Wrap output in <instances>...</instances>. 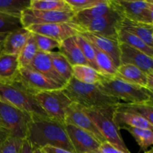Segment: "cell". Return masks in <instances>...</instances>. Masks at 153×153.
Returning a JSON list of instances; mask_svg holds the SVG:
<instances>
[{
    "mask_svg": "<svg viewBox=\"0 0 153 153\" xmlns=\"http://www.w3.org/2000/svg\"><path fill=\"white\" fill-rule=\"evenodd\" d=\"M25 140L29 142L33 149L51 146L75 153L65 125L49 117H32Z\"/></svg>",
    "mask_w": 153,
    "mask_h": 153,
    "instance_id": "obj_1",
    "label": "cell"
},
{
    "mask_svg": "<svg viewBox=\"0 0 153 153\" xmlns=\"http://www.w3.org/2000/svg\"><path fill=\"white\" fill-rule=\"evenodd\" d=\"M61 90L73 102L85 108L117 105L120 103L119 100L106 94L97 85L82 83L73 77Z\"/></svg>",
    "mask_w": 153,
    "mask_h": 153,
    "instance_id": "obj_2",
    "label": "cell"
},
{
    "mask_svg": "<svg viewBox=\"0 0 153 153\" xmlns=\"http://www.w3.org/2000/svg\"><path fill=\"white\" fill-rule=\"evenodd\" d=\"M0 101L26 112L32 117H49L35 100L34 94L17 76L10 82H0Z\"/></svg>",
    "mask_w": 153,
    "mask_h": 153,
    "instance_id": "obj_3",
    "label": "cell"
},
{
    "mask_svg": "<svg viewBox=\"0 0 153 153\" xmlns=\"http://www.w3.org/2000/svg\"><path fill=\"white\" fill-rule=\"evenodd\" d=\"M84 112L97 126L104 138L110 144L124 153H131L121 137L119 128L114 121V114L117 105L85 108L82 107Z\"/></svg>",
    "mask_w": 153,
    "mask_h": 153,
    "instance_id": "obj_4",
    "label": "cell"
},
{
    "mask_svg": "<svg viewBox=\"0 0 153 153\" xmlns=\"http://www.w3.org/2000/svg\"><path fill=\"white\" fill-rule=\"evenodd\" d=\"M97 85L108 95L128 103L152 101V91L126 82L117 76H105Z\"/></svg>",
    "mask_w": 153,
    "mask_h": 153,
    "instance_id": "obj_5",
    "label": "cell"
},
{
    "mask_svg": "<svg viewBox=\"0 0 153 153\" xmlns=\"http://www.w3.org/2000/svg\"><path fill=\"white\" fill-rule=\"evenodd\" d=\"M31 119L26 112L0 101V122L11 137L25 140Z\"/></svg>",
    "mask_w": 153,
    "mask_h": 153,
    "instance_id": "obj_6",
    "label": "cell"
},
{
    "mask_svg": "<svg viewBox=\"0 0 153 153\" xmlns=\"http://www.w3.org/2000/svg\"><path fill=\"white\" fill-rule=\"evenodd\" d=\"M34 97L49 118L65 125L66 111L73 102L62 90L42 91L35 94Z\"/></svg>",
    "mask_w": 153,
    "mask_h": 153,
    "instance_id": "obj_7",
    "label": "cell"
},
{
    "mask_svg": "<svg viewBox=\"0 0 153 153\" xmlns=\"http://www.w3.org/2000/svg\"><path fill=\"white\" fill-rule=\"evenodd\" d=\"M123 17L119 11L97 19L73 24L80 32H89L118 40L117 31Z\"/></svg>",
    "mask_w": 153,
    "mask_h": 153,
    "instance_id": "obj_8",
    "label": "cell"
},
{
    "mask_svg": "<svg viewBox=\"0 0 153 153\" xmlns=\"http://www.w3.org/2000/svg\"><path fill=\"white\" fill-rule=\"evenodd\" d=\"M123 18L131 21L153 24L152 0H111Z\"/></svg>",
    "mask_w": 153,
    "mask_h": 153,
    "instance_id": "obj_9",
    "label": "cell"
},
{
    "mask_svg": "<svg viewBox=\"0 0 153 153\" xmlns=\"http://www.w3.org/2000/svg\"><path fill=\"white\" fill-rule=\"evenodd\" d=\"M74 15L73 12L46 11L27 7L22 12L20 18L23 28H27L34 25L70 22Z\"/></svg>",
    "mask_w": 153,
    "mask_h": 153,
    "instance_id": "obj_10",
    "label": "cell"
},
{
    "mask_svg": "<svg viewBox=\"0 0 153 153\" xmlns=\"http://www.w3.org/2000/svg\"><path fill=\"white\" fill-rule=\"evenodd\" d=\"M18 79L34 94L46 91L62 89L63 87L28 67H19Z\"/></svg>",
    "mask_w": 153,
    "mask_h": 153,
    "instance_id": "obj_11",
    "label": "cell"
},
{
    "mask_svg": "<svg viewBox=\"0 0 153 153\" xmlns=\"http://www.w3.org/2000/svg\"><path fill=\"white\" fill-rule=\"evenodd\" d=\"M27 28L31 33L46 36L59 43H61L66 39L77 35L80 33L79 28L71 22L34 25Z\"/></svg>",
    "mask_w": 153,
    "mask_h": 153,
    "instance_id": "obj_12",
    "label": "cell"
},
{
    "mask_svg": "<svg viewBox=\"0 0 153 153\" xmlns=\"http://www.w3.org/2000/svg\"><path fill=\"white\" fill-rule=\"evenodd\" d=\"M65 128L75 153H90L100 149L102 143L91 133L69 124H65Z\"/></svg>",
    "mask_w": 153,
    "mask_h": 153,
    "instance_id": "obj_13",
    "label": "cell"
},
{
    "mask_svg": "<svg viewBox=\"0 0 153 153\" xmlns=\"http://www.w3.org/2000/svg\"><path fill=\"white\" fill-rule=\"evenodd\" d=\"M65 124L74 126L82 130L91 133L97 137L101 143L106 141L97 126L91 118L84 112L82 106L73 102L66 111Z\"/></svg>",
    "mask_w": 153,
    "mask_h": 153,
    "instance_id": "obj_14",
    "label": "cell"
},
{
    "mask_svg": "<svg viewBox=\"0 0 153 153\" xmlns=\"http://www.w3.org/2000/svg\"><path fill=\"white\" fill-rule=\"evenodd\" d=\"M120 65L131 64L140 68L146 74L153 73V58L135 48L122 43H120Z\"/></svg>",
    "mask_w": 153,
    "mask_h": 153,
    "instance_id": "obj_15",
    "label": "cell"
},
{
    "mask_svg": "<svg viewBox=\"0 0 153 153\" xmlns=\"http://www.w3.org/2000/svg\"><path fill=\"white\" fill-rule=\"evenodd\" d=\"M79 34L83 36L99 50L108 55L114 61L117 67H120V43L118 40L89 32H80Z\"/></svg>",
    "mask_w": 153,
    "mask_h": 153,
    "instance_id": "obj_16",
    "label": "cell"
},
{
    "mask_svg": "<svg viewBox=\"0 0 153 153\" xmlns=\"http://www.w3.org/2000/svg\"><path fill=\"white\" fill-rule=\"evenodd\" d=\"M28 67L41 73L42 75L55 82V83L58 84L63 88H64L67 84V82L64 80L54 69L49 52L38 51Z\"/></svg>",
    "mask_w": 153,
    "mask_h": 153,
    "instance_id": "obj_17",
    "label": "cell"
},
{
    "mask_svg": "<svg viewBox=\"0 0 153 153\" xmlns=\"http://www.w3.org/2000/svg\"><path fill=\"white\" fill-rule=\"evenodd\" d=\"M117 11V8L111 0H104L101 4L94 7H90L86 10H82L75 13L70 22L73 24H78L79 22L91 20L101 16H106Z\"/></svg>",
    "mask_w": 153,
    "mask_h": 153,
    "instance_id": "obj_18",
    "label": "cell"
},
{
    "mask_svg": "<svg viewBox=\"0 0 153 153\" xmlns=\"http://www.w3.org/2000/svg\"><path fill=\"white\" fill-rule=\"evenodd\" d=\"M31 31L25 28L7 34L2 46L1 53L18 55L26 43Z\"/></svg>",
    "mask_w": 153,
    "mask_h": 153,
    "instance_id": "obj_19",
    "label": "cell"
},
{
    "mask_svg": "<svg viewBox=\"0 0 153 153\" xmlns=\"http://www.w3.org/2000/svg\"><path fill=\"white\" fill-rule=\"evenodd\" d=\"M120 28L137 36L146 44L153 48V24L134 22L123 18L120 22Z\"/></svg>",
    "mask_w": 153,
    "mask_h": 153,
    "instance_id": "obj_20",
    "label": "cell"
},
{
    "mask_svg": "<svg viewBox=\"0 0 153 153\" xmlns=\"http://www.w3.org/2000/svg\"><path fill=\"white\" fill-rule=\"evenodd\" d=\"M59 52L62 54L72 66H90L76 40V36L69 37L60 43ZM91 67V66H90Z\"/></svg>",
    "mask_w": 153,
    "mask_h": 153,
    "instance_id": "obj_21",
    "label": "cell"
},
{
    "mask_svg": "<svg viewBox=\"0 0 153 153\" xmlns=\"http://www.w3.org/2000/svg\"><path fill=\"white\" fill-rule=\"evenodd\" d=\"M115 76L133 85L146 88L147 74L135 66L131 64L120 65L117 67Z\"/></svg>",
    "mask_w": 153,
    "mask_h": 153,
    "instance_id": "obj_22",
    "label": "cell"
},
{
    "mask_svg": "<svg viewBox=\"0 0 153 153\" xmlns=\"http://www.w3.org/2000/svg\"><path fill=\"white\" fill-rule=\"evenodd\" d=\"M116 111L141 117L153 125L152 101L134 103L120 102L117 105Z\"/></svg>",
    "mask_w": 153,
    "mask_h": 153,
    "instance_id": "obj_23",
    "label": "cell"
},
{
    "mask_svg": "<svg viewBox=\"0 0 153 153\" xmlns=\"http://www.w3.org/2000/svg\"><path fill=\"white\" fill-rule=\"evenodd\" d=\"M18 55L0 54V82H10L18 76Z\"/></svg>",
    "mask_w": 153,
    "mask_h": 153,
    "instance_id": "obj_24",
    "label": "cell"
},
{
    "mask_svg": "<svg viewBox=\"0 0 153 153\" xmlns=\"http://www.w3.org/2000/svg\"><path fill=\"white\" fill-rule=\"evenodd\" d=\"M114 121L119 130L126 127H135L150 130H152L153 128L152 124L148 122L144 118L126 112L116 111L114 114Z\"/></svg>",
    "mask_w": 153,
    "mask_h": 153,
    "instance_id": "obj_25",
    "label": "cell"
},
{
    "mask_svg": "<svg viewBox=\"0 0 153 153\" xmlns=\"http://www.w3.org/2000/svg\"><path fill=\"white\" fill-rule=\"evenodd\" d=\"M73 77L82 83L97 85L105 76L90 66L76 65L73 66Z\"/></svg>",
    "mask_w": 153,
    "mask_h": 153,
    "instance_id": "obj_26",
    "label": "cell"
},
{
    "mask_svg": "<svg viewBox=\"0 0 153 153\" xmlns=\"http://www.w3.org/2000/svg\"><path fill=\"white\" fill-rule=\"evenodd\" d=\"M29 7L46 11L73 12L66 0H30Z\"/></svg>",
    "mask_w": 153,
    "mask_h": 153,
    "instance_id": "obj_27",
    "label": "cell"
},
{
    "mask_svg": "<svg viewBox=\"0 0 153 153\" xmlns=\"http://www.w3.org/2000/svg\"><path fill=\"white\" fill-rule=\"evenodd\" d=\"M117 39L119 43H125L128 46L134 47L138 50L141 51L148 56L153 58V48L148 46L141 39L137 36L122 29L119 28L117 31Z\"/></svg>",
    "mask_w": 153,
    "mask_h": 153,
    "instance_id": "obj_28",
    "label": "cell"
},
{
    "mask_svg": "<svg viewBox=\"0 0 153 153\" xmlns=\"http://www.w3.org/2000/svg\"><path fill=\"white\" fill-rule=\"evenodd\" d=\"M49 55L55 71L67 83L73 78V66L59 52H51Z\"/></svg>",
    "mask_w": 153,
    "mask_h": 153,
    "instance_id": "obj_29",
    "label": "cell"
},
{
    "mask_svg": "<svg viewBox=\"0 0 153 153\" xmlns=\"http://www.w3.org/2000/svg\"><path fill=\"white\" fill-rule=\"evenodd\" d=\"M95 50L96 64H97L98 71L100 74L104 76H116L117 67L114 64L111 58L97 48L94 46Z\"/></svg>",
    "mask_w": 153,
    "mask_h": 153,
    "instance_id": "obj_30",
    "label": "cell"
},
{
    "mask_svg": "<svg viewBox=\"0 0 153 153\" xmlns=\"http://www.w3.org/2000/svg\"><path fill=\"white\" fill-rule=\"evenodd\" d=\"M37 52L38 49L33 34L31 33L26 43L18 55V62H19V67H28L34 58Z\"/></svg>",
    "mask_w": 153,
    "mask_h": 153,
    "instance_id": "obj_31",
    "label": "cell"
},
{
    "mask_svg": "<svg viewBox=\"0 0 153 153\" xmlns=\"http://www.w3.org/2000/svg\"><path fill=\"white\" fill-rule=\"evenodd\" d=\"M29 4L30 0H0V12L21 17L22 12Z\"/></svg>",
    "mask_w": 153,
    "mask_h": 153,
    "instance_id": "obj_32",
    "label": "cell"
},
{
    "mask_svg": "<svg viewBox=\"0 0 153 153\" xmlns=\"http://www.w3.org/2000/svg\"><path fill=\"white\" fill-rule=\"evenodd\" d=\"M123 129L127 130L133 137L142 150H146L153 143L152 130L146 128H135V127H126Z\"/></svg>",
    "mask_w": 153,
    "mask_h": 153,
    "instance_id": "obj_33",
    "label": "cell"
},
{
    "mask_svg": "<svg viewBox=\"0 0 153 153\" xmlns=\"http://www.w3.org/2000/svg\"><path fill=\"white\" fill-rule=\"evenodd\" d=\"M23 28L20 17L0 12V33L9 34Z\"/></svg>",
    "mask_w": 153,
    "mask_h": 153,
    "instance_id": "obj_34",
    "label": "cell"
},
{
    "mask_svg": "<svg viewBox=\"0 0 153 153\" xmlns=\"http://www.w3.org/2000/svg\"><path fill=\"white\" fill-rule=\"evenodd\" d=\"M76 40L89 65L95 69L97 71H98V68L96 64L95 50H94V46L87 39H85L83 36L79 34L76 35Z\"/></svg>",
    "mask_w": 153,
    "mask_h": 153,
    "instance_id": "obj_35",
    "label": "cell"
},
{
    "mask_svg": "<svg viewBox=\"0 0 153 153\" xmlns=\"http://www.w3.org/2000/svg\"><path fill=\"white\" fill-rule=\"evenodd\" d=\"M32 34L35 40L36 44H37V49L40 52H51L53 49L59 48L60 43H61L59 42L46 36L41 35V34H34V33Z\"/></svg>",
    "mask_w": 153,
    "mask_h": 153,
    "instance_id": "obj_36",
    "label": "cell"
},
{
    "mask_svg": "<svg viewBox=\"0 0 153 153\" xmlns=\"http://www.w3.org/2000/svg\"><path fill=\"white\" fill-rule=\"evenodd\" d=\"M24 140L9 136L1 145L0 153H19Z\"/></svg>",
    "mask_w": 153,
    "mask_h": 153,
    "instance_id": "obj_37",
    "label": "cell"
},
{
    "mask_svg": "<svg viewBox=\"0 0 153 153\" xmlns=\"http://www.w3.org/2000/svg\"><path fill=\"white\" fill-rule=\"evenodd\" d=\"M75 13L101 4L104 0H66Z\"/></svg>",
    "mask_w": 153,
    "mask_h": 153,
    "instance_id": "obj_38",
    "label": "cell"
},
{
    "mask_svg": "<svg viewBox=\"0 0 153 153\" xmlns=\"http://www.w3.org/2000/svg\"><path fill=\"white\" fill-rule=\"evenodd\" d=\"M99 149L100 151H102L103 153H124L122 151L119 150L117 148H115L114 146H112L111 144H110L107 141H105L103 143H102Z\"/></svg>",
    "mask_w": 153,
    "mask_h": 153,
    "instance_id": "obj_39",
    "label": "cell"
},
{
    "mask_svg": "<svg viewBox=\"0 0 153 153\" xmlns=\"http://www.w3.org/2000/svg\"><path fill=\"white\" fill-rule=\"evenodd\" d=\"M41 151L43 153H73L67 149H62L59 147H55V146H46L41 148Z\"/></svg>",
    "mask_w": 153,
    "mask_h": 153,
    "instance_id": "obj_40",
    "label": "cell"
},
{
    "mask_svg": "<svg viewBox=\"0 0 153 153\" xmlns=\"http://www.w3.org/2000/svg\"><path fill=\"white\" fill-rule=\"evenodd\" d=\"M33 148L29 142L27 140H24L22 143V148H21L19 153H32Z\"/></svg>",
    "mask_w": 153,
    "mask_h": 153,
    "instance_id": "obj_41",
    "label": "cell"
},
{
    "mask_svg": "<svg viewBox=\"0 0 153 153\" xmlns=\"http://www.w3.org/2000/svg\"><path fill=\"white\" fill-rule=\"evenodd\" d=\"M146 88L149 91H152L153 90V73H148L147 80H146Z\"/></svg>",
    "mask_w": 153,
    "mask_h": 153,
    "instance_id": "obj_42",
    "label": "cell"
},
{
    "mask_svg": "<svg viewBox=\"0 0 153 153\" xmlns=\"http://www.w3.org/2000/svg\"><path fill=\"white\" fill-rule=\"evenodd\" d=\"M10 136L8 131L2 128H0V145Z\"/></svg>",
    "mask_w": 153,
    "mask_h": 153,
    "instance_id": "obj_43",
    "label": "cell"
},
{
    "mask_svg": "<svg viewBox=\"0 0 153 153\" xmlns=\"http://www.w3.org/2000/svg\"><path fill=\"white\" fill-rule=\"evenodd\" d=\"M7 34H1L0 33V52H2V46Z\"/></svg>",
    "mask_w": 153,
    "mask_h": 153,
    "instance_id": "obj_44",
    "label": "cell"
},
{
    "mask_svg": "<svg viewBox=\"0 0 153 153\" xmlns=\"http://www.w3.org/2000/svg\"><path fill=\"white\" fill-rule=\"evenodd\" d=\"M32 153H43L42 152L41 149H39V148H35V149H33Z\"/></svg>",
    "mask_w": 153,
    "mask_h": 153,
    "instance_id": "obj_45",
    "label": "cell"
},
{
    "mask_svg": "<svg viewBox=\"0 0 153 153\" xmlns=\"http://www.w3.org/2000/svg\"><path fill=\"white\" fill-rule=\"evenodd\" d=\"M90 153H103L102 151H100V149H98V150H96V151H94V152H90Z\"/></svg>",
    "mask_w": 153,
    "mask_h": 153,
    "instance_id": "obj_46",
    "label": "cell"
},
{
    "mask_svg": "<svg viewBox=\"0 0 153 153\" xmlns=\"http://www.w3.org/2000/svg\"><path fill=\"white\" fill-rule=\"evenodd\" d=\"M144 153H153V149H149V150L148 151H145Z\"/></svg>",
    "mask_w": 153,
    "mask_h": 153,
    "instance_id": "obj_47",
    "label": "cell"
},
{
    "mask_svg": "<svg viewBox=\"0 0 153 153\" xmlns=\"http://www.w3.org/2000/svg\"><path fill=\"white\" fill-rule=\"evenodd\" d=\"M0 128H2V126H1V122H0Z\"/></svg>",
    "mask_w": 153,
    "mask_h": 153,
    "instance_id": "obj_48",
    "label": "cell"
},
{
    "mask_svg": "<svg viewBox=\"0 0 153 153\" xmlns=\"http://www.w3.org/2000/svg\"><path fill=\"white\" fill-rule=\"evenodd\" d=\"M1 52H0V54H1Z\"/></svg>",
    "mask_w": 153,
    "mask_h": 153,
    "instance_id": "obj_49",
    "label": "cell"
}]
</instances>
